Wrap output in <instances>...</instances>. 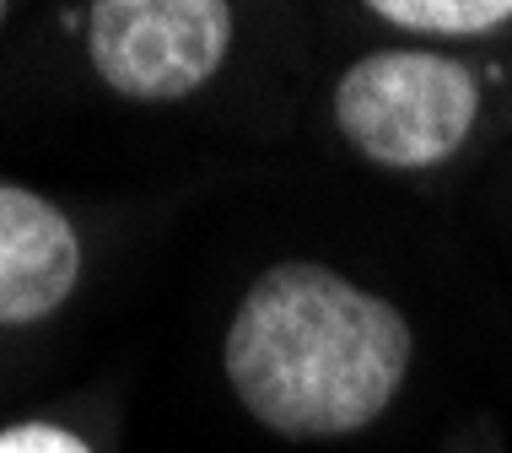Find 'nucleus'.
<instances>
[{
    "mask_svg": "<svg viewBox=\"0 0 512 453\" xmlns=\"http://www.w3.org/2000/svg\"><path fill=\"white\" fill-rule=\"evenodd\" d=\"M410 367V329L383 297L324 265L265 270L227 329V378L265 427L340 437L383 416Z\"/></svg>",
    "mask_w": 512,
    "mask_h": 453,
    "instance_id": "f257e3e1",
    "label": "nucleus"
},
{
    "mask_svg": "<svg viewBox=\"0 0 512 453\" xmlns=\"http://www.w3.org/2000/svg\"><path fill=\"white\" fill-rule=\"evenodd\" d=\"M480 108V87L448 54L389 49L367 54L340 76L335 119L372 162L432 168L464 146Z\"/></svg>",
    "mask_w": 512,
    "mask_h": 453,
    "instance_id": "f03ea898",
    "label": "nucleus"
},
{
    "mask_svg": "<svg viewBox=\"0 0 512 453\" xmlns=\"http://www.w3.org/2000/svg\"><path fill=\"white\" fill-rule=\"evenodd\" d=\"M87 17L92 65L141 103L189 98L232 44V11L221 0H98Z\"/></svg>",
    "mask_w": 512,
    "mask_h": 453,
    "instance_id": "7ed1b4c3",
    "label": "nucleus"
},
{
    "mask_svg": "<svg viewBox=\"0 0 512 453\" xmlns=\"http://www.w3.org/2000/svg\"><path fill=\"white\" fill-rule=\"evenodd\" d=\"M81 276V243L49 200L0 184V324L54 313Z\"/></svg>",
    "mask_w": 512,
    "mask_h": 453,
    "instance_id": "20e7f679",
    "label": "nucleus"
},
{
    "mask_svg": "<svg viewBox=\"0 0 512 453\" xmlns=\"http://www.w3.org/2000/svg\"><path fill=\"white\" fill-rule=\"evenodd\" d=\"M383 22L421 27V33H491L512 22V0H378Z\"/></svg>",
    "mask_w": 512,
    "mask_h": 453,
    "instance_id": "39448f33",
    "label": "nucleus"
},
{
    "mask_svg": "<svg viewBox=\"0 0 512 453\" xmlns=\"http://www.w3.org/2000/svg\"><path fill=\"white\" fill-rule=\"evenodd\" d=\"M0 453H92L76 432L49 427V421H22V427L0 432Z\"/></svg>",
    "mask_w": 512,
    "mask_h": 453,
    "instance_id": "423d86ee",
    "label": "nucleus"
},
{
    "mask_svg": "<svg viewBox=\"0 0 512 453\" xmlns=\"http://www.w3.org/2000/svg\"><path fill=\"white\" fill-rule=\"evenodd\" d=\"M6 17H11V11H6V6H0V22H6Z\"/></svg>",
    "mask_w": 512,
    "mask_h": 453,
    "instance_id": "0eeeda50",
    "label": "nucleus"
}]
</instances>
